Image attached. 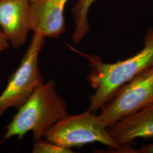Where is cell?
Here are the masks:
<instances>
[{
  "label": "cell",
  "mask_w": 153,
  "mask_h": 153,
  "mask_svg": "<svg viewBox=\"0 0 153 153\" xmlns=\"http://www.w3.org/2000/svg\"><path fill=\"white\" fill-rule=\"evenodd\" d=\"M82 55L88 59L90 68L87 81L95 90L89 97L88 111L96 113L121 87L153 65V28H149L146 33L143 48L124 60L109 64L104 62L98 56Z\"/></svg>",
  "instance_id": "1"
},
{
  "label": "cell",
  "mask_w": 153,
  "mask_h": 153,
  "mask_svg": "<svg viewBox=\"0 0 153 153\" xmlns=\"http://www.w3.org/2000/svg\"><path fill=\"white\" fill-rule=\"evenodd\" d=\"M17 111L6 126L2 141L15 136L21 140L29 131L34 141L40 140L44 131L68 114L66 102L57 93L53 79L39 86Z\"/></svg>",
  "instance_id": "2"
},
{
  "label": "cell",
  "mask_w": 153,
  "mask_h": 153,
  "mask_svg": "<svg viewBox=\"0 0 153 153\" xmlns=\"http://www.w3.org/2000/svg\"><path fill=\"white\" fill-rule=\"evenodd\" d=\"M43 137L70 149L94 142L106 145L116 153L123 148L110 137L99 116L88 110L79 115L68 114L44 131Z\"/></svg>",
  "instance_id": "3"
},
{
  "label": "cell",
  "mask_w": 153,
  "mask_h": 153,
  "mask_svg": "<svg viewBox=\"0 0 153 153\" xmlns=\"http://www.w3.org/2000/svg\"><path fill=\"white\" fill-rule=\"evenodd\" d=\"M44 39L41 33H33L19 65L0 94V118L10 108H19L44 83L39 65V55L44 47Z\"/></svg>",
  "instance_id": "4"
},
{
  "label": "cell",
  "mask_w": 153,
  "mask_h": 153,
  "mask_svg": "<svg viewBox=\"0 0 153 153\" xmlns=\"http://www.w3.org/2000/svg\"><path fill=\"white\" fill-rule=\"evenodd\" d=\"M153 104V65L126 83L101 107L99 115L108 126L123 117Z\"/></svg>",
  "instance_id": "5"
},
{
  "label": "cell",
  "mask_w": 153,
  "mask_h": 153,
  "mask_svg": "<svg viewBox=\"0 0 153 153\" xmlns=\"http://www.w3.org/2000/svg\"><path fill=\"white\" fill-rule=\"evenodd\" d=\"M68 1L30 2L28 19L30 30L41 33L45 38H59L66 31L64 10Z\"/></svg>",
  "instance_id": "6"
},
{
  "label": "cell",
  "mask_w": 153,
  "mask_h": 153,
  "mask_svg": "<svg viewBox=\"0 0 153 153\" xmlns=\"http://www.w3.org/2000/svg\"><path fill=\"white\" fill-rule=\"evenodd\" d=\"M29 0H0V27L14 48L27 42Z\"/></svg>",
  "instance_id": "7"
},
{
  "label": "cell",
  "mask_w": 153,
  "mask_h": 153,
  "mask_svg": "<svg viewBox=\"0 0 153 153\" xmlns=\"http://www.w3.org/2000/svg\"><path fill=\"white\" fill-rule=\"evenodd\" d=\"M111 138L121 147L138 138L153 137V104L128 115L107 126Z\"/></svg>",
  "instance_id": "8"
},
{
  "label": "cell",
  "mask_w": 153,
  "mask_h": 153,
  "mask_svg": "<svg viewBox=\"0 0 153 153\" xmlns=\"http://www.w3.org/2000/svg\"><path fill=\"white\" fill-rule=\"evenodd\" d=\"M96 0H78L72 8L75 28L72 40L76 44L80 43L90 30L88 16L90 7Z\"/></svg>",
  "instance_id": "9"
},
{
  "label": "cell",
  "mask_w": 153,
  "mask_h": 153,
  "mask_svg": "<svg viewBox=\"0 0 153 153\" xmlns=\"http://www.w3.org/2000/svg\"><path fill=\"white\" fill-rule=\"evenodd\" d=\"M33 146V153H72L71 149L64 148L59 145L47 140H40L34 141Z\"/></svg>",
  "instance_id": "10"
},
{
  "label": "cell",
  "mask_w": 153,
  "mask_h": 153,
  "mask_svg": "<svg viewBox=\"0 0 153 153\" xmlns=\"http://www.w3.org/2000/svg\"><path fill=\"white\" fill-rule=\"evenodd\" d=\"M126 153H153V143L143 146L138 150L134 149L128 146L126 150Z\"/></svg>",
  "instance_id": "11"
},
{
  "label": "cell",
  "mask_w": 153,
  "mask_h": 153,
  "mask_svg": "<svg viewBox=\"0 0 153 153\" xmlns=\"http://www.w3.org/2000/svg\"><path fill=\"white\" fill-rule=\"evenodd\" d=\"M10 43L0 27V53L9 47Z\"/></svg>",
  "instance_id": "12"
},
{
  "label": "cell",
  "mask_w": 153,
  "mask_h": 153,
  "mask_svg": "<svg viewBox=\"0 0 153 153\" xmlns=\"http://www.w3.org/2000/svg\"><path fill=\"white\" fill-rule=\"evenodd\" d=\"M30 2H33V1H35V0H29Z\"/></svg>",
  "instance_id": "13"
}]
</instances>
